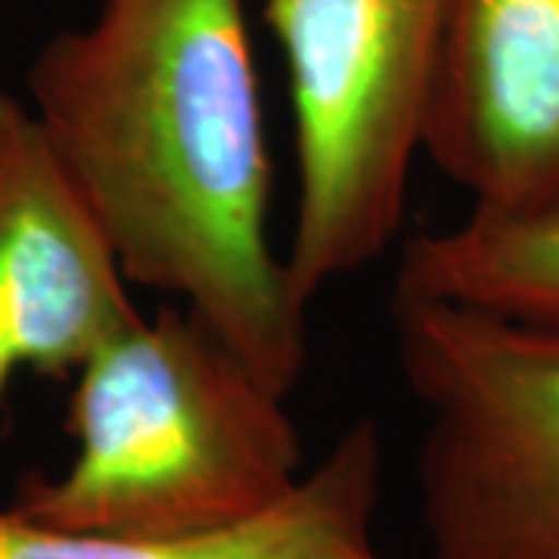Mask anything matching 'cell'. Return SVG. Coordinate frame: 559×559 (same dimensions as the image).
Returning a JSON list of instances; mask_svg holds the SVG:
<instances>
[{"label":"cell","instance_id":"4","mask_svg":"<svg viewBox=\"0 0 559 559\" xmlns=\"http://www.w3.org/2000/svg\"><path fill=\"white\" fill-rule=\"evenodd\" d=\"M432 559H559V330L392 296Z\"/></svg>","mask_w":559,"mask_h":559},{"label":"cell","instance_id":"8","mask_svg":"<svg viewBox=\"0 0 559 559\" xmlns=\"http://www.w3.org/2000/svg\"><path fill=\"white\" fill-rule=\"evenodd\" d=\"M395 296L559 330V215L513 218L469 209L404 242Z\"/></svg>","mask_w":559,"mask_h":559},{"label":"cell","instance_id":"3","mask_svg":"<svg viewBox=\"0 0 559 559\" xmlns=\"http://www.w3.org/2000/svg\"><path fill=\"white\" fill-rule=\"evenodd\" d=\"M451 0H264L296 134L286 271L301 299L370 267L404 224Z\"/></svg>","mask_w":559,"mask_h":559},{"label":"cell","instance_id":"6","mask_svg":"<svg viewBox=\"0 0 559 559\" xmlns=\"http://www.w3.org/2000/svg\"><path fill=\"white\" fill-rule=\"evenodd\" d=\"M423 156L479 212L559 215V0H451Z\"/></svg>","mask_w":559,"mask_h":559},{"label":"cell","instance_id":"5","mask_svg":"<svg viewBox=\"0 0 559 559\" xmlns=\"http://www.w3.org/2000/svg\"><path fill=\"white\" fill-rule=\"evenodd\" d=\"M119 249L28 100L0 91V417L20 373L72 380L140 318Z\"/></svg>","mask_w":559,"mask_h":559},{"label":"cell","instance_id":"7","mask_svg":"<svg viewBox=\"0 0 559 559\" xmlns=\"http://www.w3.org/2000/svg\"><path fill=\"white\" fill-rule=\"evenodd\" d=\"M382 441L370 419L342 432L296 491L237 528L200 538L72 532L0 510V559H385L373 538Z\"/></svg>","mask_w":559,"mask_h":559},{"label":"cell","instance_id":"1","mask_svg":"<svg viewBox=\"0 0 559 559\" xmlns=\"http://www.w3.org/2000/svg\"><path fill=\"white\" fill-rule=\"evenodd\" d=\"M28 106L131 286L200 314L289 399L308 301L271 240L274 159L246 0H100L28 66Z\"/></svg>","mask_w":559,"mask_h":559},{"label":"cell","instance_id":"2","mask_svg":"<svg viewBox=\"0 0 559 559\" xmlns=\"http://www.w3.org/2000/svg\"><path fill=\"white\" fill-rule=\"evenodd\" d=\"M60 476L20 485L44 525L200 538L274 510L305 476L286 395L178 301L140 314L72 377Z\"/></svg>","mask_w":559,"mask_h":559}]
</instances>
